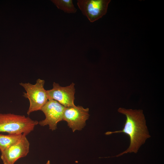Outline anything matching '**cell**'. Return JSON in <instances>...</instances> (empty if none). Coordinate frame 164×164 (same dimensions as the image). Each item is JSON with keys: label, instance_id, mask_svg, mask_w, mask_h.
<instances>
[{"label": "cell", "instance_id": "6da1fadb", "mask_svg": "<svg viewBox=\"0 0 164 164\" xmlns=\"http://www.w3.org/2000/svg\"><path fill=\"white\" fill-rule=\"evenodd\" d=\"M118 111L125 115L126 119L122 130L108 132L106 135L123 133L128 136L130 144L127 149L114 157H118L128 153H137L139 148L151 136L148 130L142 110L119 108Z\"/></svg>", "mask_w": 164, "mask_h": 164}, {"label": "cell", "instance_id": "7a4b0ae2", "mask_svg": "<svg viewBox=\"0 0 164 164\" xmlns=\"http://www.w3.org/2000/svg\"><path fill=\"white\" fill-rule=\"evenodd\" d=\"M38 123L24 115L0 114V132L26 136L33 130Z\"/></svg>", "mask_w": 164, "mask_h": 164}, {"label": "cell", "instance_id": "3957f363", "mask_svg": "<svg viewBox=\"0 0 164 164\" xmlns=\"http://www.w3.org/2000/svg\"><path fill=\"white\" fill-rule=\"evenodd\" d=\"M44 80L38 79L34 84L29 83L20 84L26 91V93H23V96L29 100L28 115L34 111L41 110L49 100L46 90L44 87Z\"/></svg>", "mask_w": 164, "mask_h": 164}, {"label": "cell", "instance_id": "277c9868", "mask_svg": "<svg viewBox=\"0 0 164 164\" xmlns=\"http://www.w3.org/2000/svg\"><path fill=\"white\" fill-rule=\"evenodd\" d=\"M110 0H77V5L83 14L91 22H94L107 13Z\"/></svg>", "mask_w": 164, "mask_h": 164}, {"label": "cell", "instance_id": "5b68a950", "mask_svg": "<svg viewBox=\"0 0 164 164\" xmlns=\"http://www.w3.org/2000/svg\"><path fill=\"white\" fill-rule=\"evenodd\" d=\"M65 108L56 101L49 99L41 110L44 113L45 118L38 124L43 126L48 125L50 129L55 130L58 123L63 120Z\"/></svg>", "mask_w": 164, "mask_h": 164}, {"label": "cell", "instance_id": "8992f818", "mask_svg": "<svg viewBox=\"0 0 164 164\" xmlns=\"http://www.w3.org/2000/svg\"><path fill=\"white\" fill-rule=\"evenodd\" d=\"M89 108L80 106L66 107L63 120L66 121L73 132L81 130L85 125L89 118Z\"/></svg>", "mask_w": 164, "mask_h": 164}, {"label": "cell", "instance_id": "52a82bcc", "mask_svg": "<svg viewBox=\"0 0 164 164\" xmlns=\"http://www.w3.org/2000/svg\"><path fill=\"white\" fill-rule=\"evenodd\" d=\"M29 143L26 135L6 149L1 152L4 164H14L19 159L27 155L29 152Z\"/></svg>", "mask_w": 164, "mask_h": 164}, {"label": "cell", "instance_id": "ba28073f", "mask_svg": "<svg viewBox=\"0 0 164 164\" xmlns=\"http://www.w3.org/2000/svg\"><path fill=\"white\" fill-rule=\"evenodd\" d=\"M75 84L72 83L66 86H60L55 82L53 84V88L46 90L49 99L58 102L65 107L74 106L75 93Z\"/></svg>", "mask_w": 164, "mask_h": 164}, {"label": "cell", "instance_id": "9c48e42d", "mask_svg": "<svg viewBox=\"0 0 164 164\" xmlns=\"http://www.w3.org/2000/svg\"><path fill=\"white\" fill-rule=\"evenodd\" d=\"M24 135L22 134H0V151L2 152L15 143Z\"/></svg>", "mask_w": 164, "mask_h": 164}, {"label": "cell", "instance_id": "30bf717a", "mask_svg": "<svg viewBox=\"0 0 164 164\" xmlns=\"http://www.w3.org/2000/svg\"><path fill=\"white\" fill-rule=\"evenodd\" d=\"M52 2L59 9L68 13H75L77 9L75 7L72 0H55Z\"/></svg>", "mask_w": 164, "mask_h": 164}, {"label": "cell", "instance_id": "8fae6325", "mask_svg": "<svg viewBox=\"0 0 164 164\" xmlns=\"http://www.w3.org/2000/svg\"><path fill=\"white\" fill-rule=\"evenodd\" d=\"M46 164H50V161L49 160L47 161V162Z\"/></svg>", "mask_w": 164, "mask_h": 164}]
</instances>
